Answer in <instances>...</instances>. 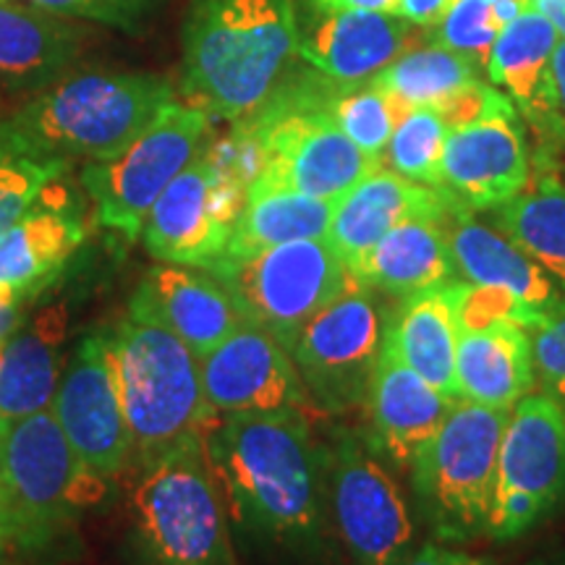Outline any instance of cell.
Listing matches in <instances>:
<instances>
[{
	"label": "cell",
	"mask_w": 565,
	"mask_h": 565,
	"mask_svg": "<svg viewBox=\"0 0 565 565\" xmlns=\"http://www.w3.org/2000/svg\"><path fill=\"white\" fill-rule=\"evenodd\" d=\"M529 186V152L515 108L490 113L448 134L443 189L469 210H494Z\"/></svg>",
	"instance_id": "17"
},
{
	"label": "cell",
	"mask_w": 565,
	"mask_h": 565,
	"mask_svg": "<svg viewBox=\"0 0 565 565\" xmlns=\"http://www.w3.org/2000/svg\"><path fill=\"white\" fill-rule=\"evenodd\" d=\"M210 116L192 105L171 100L131 145L108 160L87 162V189L95 223L134 244L147 217L171 181L204 147Z\"/></svg>",
	"instance_id": "10"
},
{
	"label": "cell",
	"mask_w": 565,
	"mask_h": 565,
	"mask_svg": "<svg viewBox=\"0 0 565 565\" xmlns=\"http://www.w3.org/2000/svg\"><path fill=\"white\" fill-rule=\"evenodd\" d=\"M448 124L435 108H412L395 124L383 152V168L424 186L443 189V152Z\"/></svg>",
	"instance_id": "34"
},
{
	"label": "cell",
	"mask_w": 565,
	"mask_h": 565,
	"mask_svg": "<svg viewBox=\"0 0 565 565\" xmlns=\"http://www.w3.org/2000/svg\"><path fill=\"white\" fill-rule=\"evenodd\" d=\"M443 225L458 280L500 288L519 301L534 324L565 301L563 288L529 254L498 228L479 223L469 207L454 204Z\"/></svg>",
	"instance_id": "21"
},
{
	"label": "cell",
	"mask_w": 565,
	"mask_h": 565,
	"mask_svg": "<svg viewBox=\"0 0 565 565\" xmlns=\"http://www.w3.org/2000/svg\"><path fill=\"white\" fill-rule=\"evenodd\" d=\"M118 387L134 440V463L204 437L217 419L202 387L200 356L162 324L126 315L113 330Z\"/></svg>",
	"instance_id": "7"
},
{
	"label": "cell",
	"mask_w": 565,
	"mask_h": 565,
	"mask_svg": "<svg viewBox=\"0 0 565 565\" xmlns=\"http://www.w3.org/2000/svg\"><path fill=\"white\" fill-rule=\"evenodd\" d=\"M320 108L333 118L338 129L349 137L359 150L374 160H383L387 141L393 137L395 124L404 116V108L380 89L372 79L362 84L328 82ZM383 166V162H380Z\"/></svg>",
	"instance_id": "33"
},
{
	"label": "cell",
	"mask_w": 565,
	"mask_h": 565,
	"mask_svg": "<svg viewBox=\"0 0 565 565\" xmlns=\"http://www.w3.org/2000/svg\"><path fill=\"white\" fill-rule=\"evenodd\" d=\"M315 13H341V11H377L395 13L401 0H303Z\"/></svg>",
	"instance_id": "40"
},
{
	"label": "cell",
	"mask_w": 565,
	"mask_h": 565,
	"mask_svg": "<svg viewBox=\"0 0 565 565\" xmlns=\"http://www.w3.org/2000/svg\"><path fill=\"white\" fill-rule=\"evenodd\" d=\"M335 202L296 192L246 194L223 259L249 257L301 238H324Z\"/></svg>",
	"instance_id": "30"
},
{
	"label": "cell",
	"mask_w": 565,
	"mask_h": 565,
	"mask_svg": "<svg viewBox=\"0 0 565 565\" xmlns=\"http://www.w3.org/2000/svg\"><path fill=\"white\" fill-rule=\"evenodd\" d=\"M66 341L68 309L55 301L24 317L0 345V429L53 406L68 359L63 356Z\"/></svg>",
	"instance_id": "25"
},
{
	"label": "cell",
	"mask_w": 565,
	"mask_h": 565,
	"mask_svg": "<svg viewBox=\"0 0 565 565\" xmlns=\"http://www.w3.org/2000/svg\"><path fill=\"white\" fill-rule=\"evenodd\" d=\"M110 487L76 456L53 408L0 429V508L13 545L47 547L103 505Z\"/></svg>",
	"instance_id": "6"
},
{
	"label": "cell",
	"mask_w": 565,
	"mask_h": 565,
	"mask_svg": "<svg viewBox=\"0 0 565 565\" xmlns=\"http://www.w3.org/2000/svg\"><path fill=\"white\" fill-rule=\"evenodd\" d=\"M66 168L68 162L40 158L0 141V233L30 212Z\"/></svg>",
	"instance_id": "35"
},
{
	"label": "cell",
	"mask_w": 565,
	"mask_h": 565,
	"mask_svg": "<svg viewBox=\"0 0 565 565\" xmlns=\"http://www.w3.org/2000/svg\"><path fill=\"white\" fill-rule=\"evenodd\" d=\"M503 26L494 0H454L450 11L435 26V42L461 55L475 71H487Z\"/></svg>",
	"instance_id": "36"
},
{
	"label": "cell",
	"mask_w": 565,
	"mask_h": 565,
	"mask_svg": "<svg viewBox=\"0 0 565 565\" xmlns=\"http://www.w3.org/2000/svg\"><path fill=\"white\" fill-rule=\"evenodd\" d=\"M561 34L545 13L526 6L494 42L487 76L542 137L561 139L555 95V47Z\"/></svg>",
	"instance_id": "24"
},
{
	"label": "cell",
	"mask_w": 565,
	"mask_h": 565,
	"mask_svg": "<svg viewBox=\"0 0 565 565\" xmlns=\"http://www.w3.org/2000/svg\"><path fill=\"white\" fill-rule=\"evenodd\" d=\"M131 542L145 565H236L225 500L204 437L134 463Z\"/></svg>",
	"instance_id": "5"
},
{
	"label": "cell",
	"mask_w": 565,
	"mask_h": 565,
	"mask_svg": "<svg viewBox=\"0 0 565 565\" xmlns=\"http://www.w3.org/2000/svg\"><path fill=\"white\" fill-rule=\"evenodd\" d=\"M24 309H26V303L3 299V296H0V345L9 341L13 330L24 322V317H26Z\"/></svg>",
	"instance_id": "42"
},
{
	"label": "cell",
	"mask_w": 565,
	"mask_h": 565,
	"mask_svg": "<svg viewBox=\"0 0 565 565\" xmlns=\"http://www.w3.org/2000/svg\"><path fill=\"white\" fill-rule=\"evenodd\" d=\"M40 9L76 21H97L124 32H139L158 0H26Z\"/></svg>",
	"instance_id": "38"
},
{
	"label": "cell",
	"mask_w": 565,
	"mask_h": 565,
	"mask_svg": "<svg viewBox=\"0 0 565 565\" xmlns=\"http://www.w3.org/2000/svg\"><path fill=\"white\" fill-rule=\"evenodd\" d=\"M328 454L330 508L353 563H404L414 542V521L380 450L362 433L341 429Z\"/></svg>",
	"instance_id": "14"
},
{
	"label": "cell",
	"mask_w": 565,
	"mask_h": 565,
	"mask_svg": "<svg viewBox=\"0 0 565 565\" xmlns=\"http://www.w3.org/2000/svg\"><path fill=\"white\" fill-rule=\"evenodd\" d=\"M210 273L231 294L242 320L288 351L303 324L356 280L328 238H301L249 257L221 259Z\"/></svg>",
	"instance_id": "9"
},
{
	"label": "cell",
	"mask_w": 565,
	"mask_h": 565,
	"mask_svg": "<svg viewBox=\"0 0 565 565\" xmlns=\"http://www.w3.org/2000/svg\"><path fill=\"white\" fill-rule=\"evenodd\" d=\"M555 95H557V116H561V129H563V145H565V40L557 42L555 47Z\"/></svg>",
	"instance_id": "43"
},
{
	"label": "cell",
	"mask_w": 565,
	"mask_h": 565,
	"mask_svg": "<svg viewBox=\"0 0 565 565\" xmlns=\"http://www.w3.org/2000/svg\"><path fill=\"white\" fill-rule=\"evenodd\" d=\"M534 374L542 393L565 412V301L529 330Z\"/></svg>",
	"instance_id": "37"
},
{
	"label": "cell",
	"mask_w": 565,
	"mask_h": 565,
	"mask_svg": "<svg viewBox=\"0 0 565 565\" xmlns=\"http://www.w3.org/2000/svg\"><path fill=\"white\" fill-rule=\"evenodd\" d=\"M11 545H13V536H11L9 521H6L3 508H0V555H3V550H9Z\"/></svg>",
	"instance_id": "45"
},
{
	"label": "cell",
	"mask_w": 565,
	"mask_h": 565,
	"mask_svg": "<svg viewBox=\"0 0 565 565\" xmlns=\"http://www.w3.org/2000/svg\"><path fill=\"white\" fill-rule=\"evenodd\" d=\"M454 204L458 202L445 189L424 186L387 168H377L335 202L324 238L345 270L356 275L366 254L395 225L416 217H443Z\"/></svg>",
	"instance_id": "20"
},
{
	"label": "cell",
	"mask_w": 565,
	"mask_h": 565,
	"mask_svg": "<svg viewBox=\"0 0 565 565\" xmlns=\"http://www.w3.org/2000/svg\"><path fill=\"white\" fill-rule=\"evenodd\" d=\"M202 387L215 416L307 412L312 404L291 353L254 324H242L200 359Z\"/></svg>",
	"instance_id": "16"
},
{
	"label": "cell",
	"mask_w": 565,
	"mask_h": 565,
	"mask_svg": "<svg viewBox=\"0 0 565 565\" xmlns=\"http://www.w3.org/2000/svg\"><path fill=\"white\" fill-rule=\"evenodd\" d=\"M454 0H401L395 17H401L408 24L422 26V30H435L450 11Z\"/></svg>",
	"instance_id": "39"
},
{
	"label": "cell",
	"mask_w": 565,
	"mask_h": 565,
	"mask_svg": "<svg viewBox=\"0 0 565 565\" xmlns=\"http://www.w3.org/2000/svg\"><path fill=\"white\" fill-rule=\"evenodd\" d=\"M490 212L494 228L529 254L565 294V183L540 179Z\"/></svg>",
	"instance_id": "31"
},
{
	"label": "cell",
	"mask_w": 565,
	"mask_h": 565,
	"mask_svg": "<svg viewBox=\"0 0 565 565\" xmlns=\"http://www.w3.org/2000/svg\"><path fill=\"white\" fill-rule=\"evenodd\" d=\"M401 565H490L482 557L456 553V550H445L437 545H424L419 553L408 555Z\"/></svg>",
	"instance_id": "41"
},
{
	"label": "cell",
	"mask_w": 565,
	"mask_h": 565,
	"mask_svg": "<svg viewBox=\"0 0 565 565\" xmlns=\"http://www.w3.org/2000/svg\"><path fill=\"white\" fill-rule=\"evenodd\" d=\"M175 87L162 74L79 71L40 89L0 121V141L17 150L71 160H108L150 126Z\"/></svg>",
	"instance_id": "3"
},
{
	"label": "cell",
	"mask_w": 565,
	"mask_h": 565,
	"mask_svg": "<svg viewBox=\"0 0 565 565\" xmlns=\"http://www.w3.org/2000/svg\"><path fill=\"white\" fill-rule=\"evenodd\" d=\"M221 494L244 532L291 550L324 534L330 454L303 412L225 414L204 435Z\"/></svg>",
	"instance_id": "1"
},
{
	"label": "cell",
	"mask_w": 565,
	"mask_h": 565,
	"mask_svg": "<svg viewBox=\"0 0 565 565\" xmlns=\"http://www.w3.org/2000/svg\"><path fill=\"white\" fill-rule=\"evenodd\" d=\"M0 565H9V563H3V561H0Z\"/></svg>",
	"instance_id": "46"
},
{
	"label": "cell",
	"mask_w": 565,
	"mask_h": 565,
	"mask_svg": "<svg viewBox=\"0 0 565 565\" xmlns=\"http://www.w3.org/2000/svg\"><path fill=\"white\" fill-rule=\"evenodd\" d=\"M129 315L168 328L200 359L244 324L231 294L215 275L171 263H160L145 273L129 301Z\"/></svg>",
	"instance_id": "18"
},
{
	"label": "cell",
	"mask_w": 565,
	"mask_h": 565,
	"mask_svg": "<svg viewBox=\"0 0 565 565\" xmlns=\"http://www.w3.org/2000/svg\"><path fill=\"white\" fill-rule=\"evenodd\" d=\"M53 414L76 456L92 471L116 482L134 466V440L118 387L113 330L79 338L61 372Z\"/></svg>",
	"instance_id": "15"
},
{
	"label": "cell",
	"mask_w": 565,
	"mask_h": 565,
	"mask_svg": "<svg viewBox=\"0 0 565 565\" xmlns=\"http://www.w3.org/2000/svg\"><path fill=\"white\" fill-rule=\"evenodd\" d=\"M328 82L320 71L296 82H280L263 108L236 124L254 141L259 160L246 194L296 192L338 202L359 181L383 168L320 108Z\"/></svg>",
	"instance_id": "4"
},
{
	"label": "cell",
	"mask_w": 565,
	"mask_h": 565,
	"mask_svg": "<svg viewBox=\"0 0 565 565\" xmlns=\"http://www.w3.org/2000/svg\"><path fill=\"white\" fill-rule=\"evenodd\" d=\"M479 79L477 71L448 47L433 45L412 47L395 58L383 74L374 76V84L385 89L404 110L435 108L456 89Z\"/></svg>",
	"instance_id": "32"
},
{
	"label": "cell",
	"mask_w": 565,
	"mask_h": 565,
	"mask_svg": "<svg viewBox=\"0 0 565 565\" xmlns=\"http://www.w3.org/2000/svg\"><path fill=\"white\" fill-rule=\"evenodd\" d=\"M45 196V194H42ZM38 204L0 233V296L30 303L53 286L87 238L82 210L68 200Z\"/></svg>",
	"instance_id": "23"
},
{
	"label": "cell",
	"mask_w": 565,
	"mask_h": 565,
	"mask_svg": "<svg viewBox=\"0 0 565 565\" xmlns=\"http://www.w3.org/2000/svg\"><path fill=\"white\" fill-rule=\"evenodd\" d=\"M565 494V412L545 393H529L511 408L498 450L487 534L515 540Z\"/></svg>",
	"instance_id": "12"
},
{
	"label": "cell",
	"mask_w": 565,
	"mask_h": 565,
	"mask_svg": "<svg viewBox=\"0 0 565 565\" xmlns=\"http://www.w3.org/2000/svg\"><path fill=\"white\" fill-rule=\"evenodd\" d=\"M246 192L249 181L217 145L202 147L154 202L141 231L147 252L160 263L212 270L228 249Z\"/></svg>",
	"instance_id": "11"
},
{
	"label": "cell",
	"mask_w": 565,
	"mask_h": 565,
	"mask_svg": "<svg viewBox=\"0 0 565 565\" xmlns=\"http://www.w3.org/2000/svg\"><path fill=\"white\" fill-rule=\"evenodd\" d=\"M385 320L387 315L372 288L353 280L338 299L303 324L288 353L317 408L343 414L364 406L383 349Z\"/></svg>",
	"instance_id": "13"
},
{
	"label": "cell",
	"mask_w": 565,
	"mask_h": 565,
	"mask_svg": "<svg viewBox=\"0 0 565 565\" xmlns=\"http://www.w3.org/2000/svg\"><path fill=\"white\" fill-rule=\"evenodd\" d=\"M87 30L32 3L0 0V87L45 89L68 74Z\"/></svg>",
	"instance_id": "26"
},
{
	"label": "cell",
	"mask_w": 565,
	"mask_h": 565,
	"mask_svg": "<svg viewBox=\"0 0 565 565\" xmlns=\"http://www.w3.org/2000/svg\"><path fill=\"white\" fill-rule=\"evenodd\" d=\"M299 47L294 0H189L181 95L212 118L246 121L278 89Z\"/></svg>",
	"instance_id": "2"
},
{
	"label": "cell",
	"mask_w": 565,
	"mask_h": 565,
	"mask_svg": "<svg viewBox=\"0 0 565 565\" xmlns=\"http://www.w3.org/2000/svg\"><path fill=\"white\" fill-rule=\"evenodd\" d=\"M529 6L540 13H545V17L553 21L561 40H565V0H529Z\"/></svg>",
	"instance_id": "44"
},
{
	"label": "cell",
	"mask_w": 565,
	"mask_h": 565,
	"mask_svg": "<svg viewBox=\"0 0 565 565\" xmlns=\"http://www.w3.org/2000/svg\"><path fill=\"white\" fill-rule=\"evenodd\" d=\"M456 282L401 299L385 320V338L401 359L450 398H461L456 383Z\"/></svg>",
	"instance_id": "29"
},
{
	"label": "cell",
	"mask_w": 565,
	"mask_h": 565,
	"mask_svg": "<svg viewBox=\"0 0 565 565\" xmlns=\"http://www.w3.org/2000/svg\"><path fill=\"white\" fill-rule=\"evenodd\" d=\"M456 401L414 372L383 333V349L364 401L372 427L370 440L380 454L412 469L416 456L433 440Z\"/></svg>",
	"instance_id": "19"
},
{
	"label": "cell",
	"mask_w": 565,
	"mask_h": 565,
	"mask_svg": "<svg viewBox=\"0 0 565 565\" xmlns=\"http://www.w3.org/2000/svg\"><path fill=\"white\" fill-rule=\"evenodd\" d=\"M412 26L395 13H317L307 30H299L296 55L328 79L362 84L412 51Z\"/></svg>",
	"instance_id": "22"
},
{
	"label": "cell",
	"mask_w": 565,
	"mask_h": 565,
	"mask_svg": "<svg viewBox=\"0 0 565 565\" xmlns=\"http://www.w3.org/2000/svg\"><path fill=\"white\" fill-rule=\"evenodd\" d=\"M445 215L395 225L374 244L353 278L398 301L456 282L458 273L445 236Z\"/></svg>",
	"instance_id": "28"
},
{
	"label": "cell",
	"mask_w": 565,
	"mask_h": 565,
	"mask_svg": "<svg viewBox=\"0 0 565 565\" xmlns=\"http://www.w3.org/2000/svg\"><path fill=\"white\" fill-rule=\"evenodd\" d=\"M456 383L471 404L511 412L536 385L529 330L511 320L458 328Z\"/></svg>",
	"instance_id": "27"
},
{
	"label": "cell",
	"mask_w": 565,
	"mask_h": 565,
	"mask_svg": "<svg viewBox=\"0 0 565 565\" xmlns=\"http://www.w3.org/2000/svg\"><path fill=\"white\" fill-rule=\"evenodd\" d=\"M511 412L458 398L412 463L416 503L445 542L487 534L498 450Z\"/></svg>",
	"instance_id": "8"
}]
</instances>
